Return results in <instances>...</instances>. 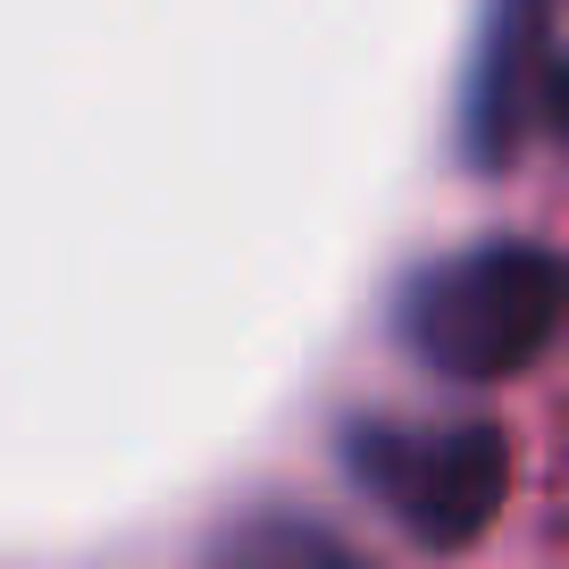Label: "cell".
Wrapping results in <instances>:
<instances>
[{"mask_svg": "<svg viewBox=\"0 0 569 569\" xmlns=\"http://www.w3.org/2000/svg\"><path fill=\"white\" fill-rule=\"evenodd\" d=\"M545 101H552L545 0H495L478 76H469V160H478V168H511L519 142L545 126Z\"/></svg>", "mask_w": 569, "mask_h": 569, "instance_id": "obj_3", "label": "cell"}, {"mask_svg": "<svg viewBox=\"0 0 569 569\" xmlns=\"http://www.w3.org/2000/svg\"><path fill=\"white\" fill-rule=\"evenodd\" d=\"M552 336H561V260L545 243H469L419 268L402 293V343L461 386L528 377Z\"/></svg>", "mask_w": 569, "mask_h": 569, "instance_id": "obj_1", "label": "cell"}, {"mask_svg": "<svg viewBox=\"0 0 569 569\" xmlns=\"http://www.w3.org/2000/svg\"><path fill=\"white\" fill-rule=\"evenodd\" d=\"M352 478L377 495V511L402 536L452 552L495 528L511 495V445L486 419H377L352 427Z\"/></svg>", "mask_w": 569, "mask_h": 569, "instance_id": "obj_2", "label": "cell"}]
</instances>
